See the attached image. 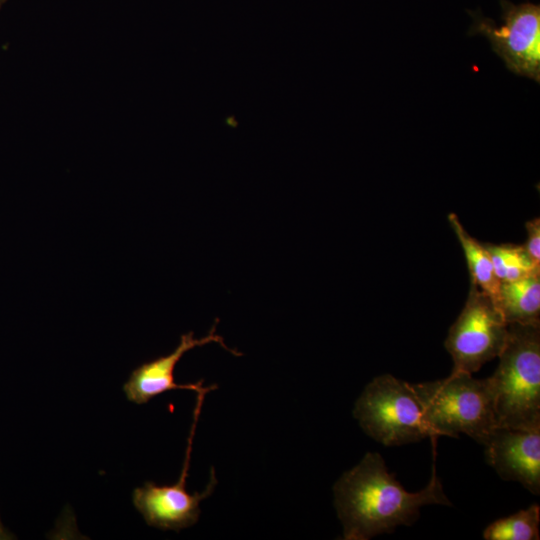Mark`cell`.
<instances>
[{"label":"cell","mask_w":540,"mask_h":540,"mask_svg":"<svg viewBox=\"0 0 540 540\" xmlns=\"http://www.w3.org/2000/svg\"><path fill=\"white\" fill-rule=\"evenodd\" d=\"M11 538V534L4 528L0 518V540H6Z\"/></svg>","instance_id":"15"},{"label":"cell","mask_w":540,"mask_h":540,"mask_svg":"<svg viewBox=\"0 0 540 540\" xmlns=\"http://www.w3.org/2000/svg\"><path fill=\"white\" fill-rule=\"evenodd\" d=\"M353 414L363 431L385 446L432 437L412 384L389 374L377 376L367 384Z\"/></svg>","instance_id":"4"},{"label":"cell","mask_w":540,"mask_h":540,"mask_svg":"<svg viewBox=\"0 0 540 540\" xmlns=\"http://www.w3.org/2000/svg\"><path fill=\"white\" fill-rule=\"evenodd\" d=\"M488 463L503 480L540 493V430L496 427L484 444Z\"/></svg>","instance_id":"9"},{"label":"cell","mask_w":540,"mask_h":540,"mask_svg":"<svg viewBox=\"0 0 540 540\" xmlns=\"http://www.w3.org/2000/svg\"><path fill=\"white\" fill-rule=\"evenodd\" d=\"M508 323L492 299L471 283L465 305L449 329L445 347L452 372L473 374L498 357L506 344Z\"/></svg>","instance_id":"5"},{"label":"cell","mask_w":540,"mask_h":540,"mask_svg":"<svg viewBox=\"0 0 540 540\" xmlns=\"http://www.w3.org/2000/svg\"><path fill=\"white\" fill-rule=\"evenodd\" d=\"M205 394L204 392L197 393L193 422L178 482L162 486L154 482H146L142 487L133 491V504L149 526L161 530L180 531L194 525L200 516V502L209 497L216 487L217 479L212 467L209 483L202 493L190 494L186 490L193 436Z\"/></svg>","instance_id":"7"},{"label":"cell","mask_w":540,"mask_h":540,"mask_svg":"<svg viewBox=\"0 0 540 540\" xmlns=\"http://www.w3.org/2000/svg\"><path fill=\"white\" fill-rule=\"evenodd\" d=\"M527 240L524 244L530 257L540 266V219L534 218L526 222Z\"/></svg>","instance_id":"14"},{"label":"cell","mask_w":540,"mask_h":540,"mask_svg":"<svg viewBox=\"0 0 540 540\" xmlns=\"http://www.w3.org/2000/svg\"><path fill=\"white\" fill-rule=\"evenodd\" d=\"M334 503L344 540H368L411 525L425 505H451L433 468L427 486L408 492L389 473L382 456L368 452L335 483Z\"/></svg>","instance_id":"1"},{"label":"cell","mask_w":540,"mask_h":540,"mask_svg":"<svg viewBox=\"0 0 540 540\" xmlns=\"http://www.w3.org/2000/svg\"><path fill=\"white\" fill-rule=\"evenodd\" d=\"M540 507L533 504L508 517L489 524L484 532L486 540H538Z\"/></svg>","instance_id":"13"},{"label":"cell","mask_w":540,"mask_h":540,"mask_svg":"<svg viewBox=\"0 0 540 540\" xmlns=\"http://www.w3.org/2000/svg\"><path fill=\"white\" fill-rule=\"evenodd\" d=\"M448 220L464 252L471 283L487 294L496 305L501 282L495 274L485 244L480 243L466 231L456 214H448Z\"/></svg>","instance_id":"11"},{"label":"cell","mask_w":540,"mask_h":540,"mask_svg":"<svg viewBox=\"0 0 540 540\" xmlns=\"http://www.w3.org/2000/svg\"><path fill=\"white\" fill-rule=\"evenodd\" d=\"M5 2V0H0V7L2 6V4Z\"/></svg>","instance_id":"16"},{"label":"cell","mask_w":540,"mask_h":540,"mask_svg":"<svg viewBox=\"0 0 540 540\" xmlns=\"http://www.w3.org/2000/svg\"><path fill=\"white\" fill-rule=\"evenodd\" d=\"M498 358L489 377L497 427L540 430V322L509 323Z\"/></svg>","instance_id":"2"},{"label":"cell","mask_w":540,"mask_h":540,"mask_svg":"<svg viewBox=\"0 0 540 540\" xmlns=\"http://www.w3.org/2000/svg\"><path fill=\"white\" fill-rule=\"evenodd\" d=\"M423 407L432 437H458L460 433L484 445L497 427L489 377L451 372L444 379L412 384Z\"/></svg>","instance_id":"3"},{"label":"cell","mask_w":540,"mask_h":540,"mask_svg":"<svg viewBox=\"0 0 540 540\" xmlns=\"http://www.w3.org/2000/svg\"><path fill=\"white\" fill-rule=\"evenodd\" d=\"M501 24L470 12V35L486 37L508 70L540 82V6L500 0Z\"/></svg>","instance_id":"6"},{"label":"cell","mask_w":540,"mask_h":540,"mask_svg":"<svg viewBox=\"0 0 540 540\" xmlns=\"http://www.w3.org/2000/svg\"><path fill=\"white\" fill-rule=\"evenodd\" d=\"M485 247L500 282H511L540 272V266L533 261L524 245L486 243Z\"/></svg>","instance_id":"12"},{"label":"cell","mask_w":540,"mask_h":540,"mask_svg":"<svg viewBox=\"0 0 540 540\" xmlns=\"http://www.w3.org/2000/svg\"><path fill=\"white\" fill-rule=\"evenodd\" d=\"M496 306L509 323L540 322V272L527 277L501 282Z\"/></svg>","instance_id":"10"},{"label":"cell","mask_w":540,"mask_h":540,"mask_svg":"<svg viewBox=\"0 0 540 540\" xmlns=\"http://www.w3.org/2000/svg\"><path fill=\"white\" fill-rule=\"evenodd\" d=\"M211 327L208 334L202 338H194L193 332L183 334L176 349L168 355L158 357L152 361L143 363L132 371L130 377L123 386L127 399L136 404H144L152 398L174 389L192 390L196 393L216 389V385L203 387L202 381L197 383L179 384L174 380V370L182 358L189 350L214 342L222 346L226 351L235 356H241L238 351L229 348L222 336L216 333V325Z\"/></svg>","instance_id":"8"}]
</instances>
